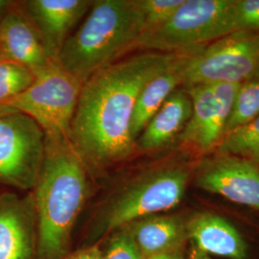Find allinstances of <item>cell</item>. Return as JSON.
Masks as SVG:
<instances>
[{
  "label": "cell",
  "instance_id": "cell-1",
  "mask_svg": "<svg viewBox=\"0 0 259 259\" xmlns=\"http://www.w3.org/2000/svg\"><path fill=\"white\" fill-rule=\"evenodd\" d=\"M180 53L144 51L97 70L83 82L70 140L87 165L109 166L134 154L130 126L139 93Z\"/></svg>",
  "mask_w": 259,
  "mask_h": 259
},
{
  "label": "cell",
  "instance_id": "cell-2",
  "mask_svg": "<svg viewBox=\"0 0 259 259\" xmlns=\"http://www.w3.org/2000/svg\"><path fill=\"white\" fill-rule=\"evenodd\" d=\"M88 190V165L70 138L47 137L45 161L32 190L37 213V259L68 255L71 232Z\"/></svg>",
  "mask_w": 259,
  "mask_h": 259
},
{
  "label": "cell",
  "instance_id": "cell-3",
  "mask_svg": "<svg viewBox=\"0 0 259 259\" xmlns=\"http://www.w3.org/2000/svg\"><path fill=\"white\" fill-rule=\"evenodd\" d=\"M142 35L139 0L93 1L82 25L66 39L58 62L84 82L137 49Z\"/></svg>",
  "mask_w": 259,
  "mask_h": 259
},
{
  "label": "cell",
  "instance_id": "cell-4",
  "mask_svg": "<svg viewBox=\"0 0 259 259\" xmlns=\"http://www.w3.org/2000/svg\"><path fill=\"white\" fill-rule=\"evenodd\" d=\"M198 162L170 159L132 177L103 203L95 218L96 234H110L140 218L176 207L193 181Z\"/></svg>",
  "mask_w": 259,
  "mask_h": 259
},
{
  "label": "cell",
  "instance_id": "cell-5",
  "mask_svg": "<svg viewBox=\"0 0 259 259\" xmlns=\"http://www.w3.org/2000/svg\"><path fill=\"white\" fill-rule=\"evenodd\" d=\"M5 105L37 122L47 137H69L83 81L56 63Z\"/></svg>",
  "mask_w": 259,
  "mask_h": 259
},
{
  "label": "cell",
  "instance_id": "cell-6",
  "mask_svg": "<svg viewBox=\"0 0 259 259\" xmlns=\"http://www.w3.org/2000/svg\"><path fill=\"white\" fill-rule=\"evenodd\" d=\"M232 0H184L165 23L140 37L137 49L179 53L224 37L223 24Z\"/></svg>",
  "mask_w": 259,
  "mask_h": 259
},
{
  "label": "cell",
  "instance_id": "cell-7",
  "mask_svg": "<svg viewBox=\"0 0 259 259\" xmlns=\"http://www.w3.org/2000/svg\"><path fill=\"white\" fill-rule=\"evenodd\" d=\"M259 66V31H237L195 49L188 57L183 88L241 83Z\"/></svg>",
  "mask_w": 259,
  "mask_h": 259
},
{
  "label": "cell",
  "instance_id": "cell-8",
  "mask_svg": "<svg viewBox=\"0 0 259 259\" xmlns=\"http://www.w3.org/2000/svg\"><path fill=\"white\" fill-rule=\"evenodd\" d=\"M45 131L24 113L0 116V185L33 190L46 157Z\"/></svg>",
  "mask_w": 259,
  "mask_h": 259
},
{
  "label": "cell",
  "instance_id": "cell-9",
  "mask_svg": "<svg viewBox=\"0 0 259 259\" xmlns=\"http://www.w3.org/2000/svg\"><path fill=\"white\" fill-rule=\"evenodd\" d=\"M240 83H213L184 88L192 113L178 139L198 156L211 155L221 143Z\"/></svg>",
  "mask_w": 259,
  "mask_h": 259
},
{
  "label": "cell",
  "instance_id": "cell-10",
  "mask_svg": "<svg viewBox=\"0 0 259 259\" xmlns=\"http://www.w3.org/2000/svg\"><path fill=\"white\" fill-rule=\"evenodd\" d=\"M196 187L259 212V165L243 157L213 153L201 158Z\"/></svg>",
  "mask_w": 259,
  "mask_h": 259
},
{
  "label": "cell",
  "instance_id": "cell-11",
  "mask_svg": "<svg viewBox=\"0 0 259 259\" xmlns=\"http://www.w3.org/2000/svg\"><path fill=\"white\" fill-rule=\"evenodd\" d=\"M37 213L32 191L0 193V259H37Z\"/></svg>",
  "mask_w": 259,
  "mask_h": 259
},
{
  "label": "cell",
  "instance_id": "cell-12",
  "mask_svg": "<svg viewBox=\"0 0 259 259\" xmlns=\"http://www.w3.org/2000/svg\"><path fill=\"white\" fill-rule=\"evenodd\" d=\"M90 0H27L19 2L41 38L48 55L57 63L76 23L89 12Z\"/></svg>",
  "mask_w": 259,
  "mask_h": 259
},
{
  "label": "cell",
  "instance_id": "cell-13",
  "mask_svg": "<svg viewBox=\"0 0 259 259\" xmlns=\"http://www.w3.org/2000/svg\"><path fill=\"white\" fill-rule=\"evenodd\" d=\"M0 54L29 68L34 75L39 74L56 64L48 55L45 45L25 14L14 5L0 25Z\"/></svg>",
  "mask_w": 259,
  "mask_h": 259
},
{
  "label": "cell",
  "instance_id": "cell-14",
  "mask_svg": "<svg viewBox=\"0 0 259 259\" xmlns=\"http://www.w3.org/2000/svg\"><path fill=\"white\" fill-rule=\"evenodd\" d=\"M187 237L192 247L206 254L248 259L249 247L238 230L222 216L200 211L187 218Z\"/></svg>",
  "mask_w": 259,
  "mask_h": 259
},
{
  "label": "cell",
  "instance_id": "cell-15",
  "mask_svg": "<svg viewBox=\"0 0 259 259\" xmlns=\"http://www.w3.org/2000/svg\"><path fill=\"white\" fill-rule=\"evenodd\" d=\"M143 259L183 250L187 237V218L178 214H155L124 226Z\"/></svg>",
  "mask_w": 259,
  "mask_h": 259
},
{
  "label": "cell",
  "instance_id": "cell-16",
  "mask_svg": "<svg viewBox=\"0 0 259 259\" xmlns=\"http://www.w3.org/2000/svg\"><path fill=\"white\" fill-rule=\"evenodd\" d=\"M192 113V101L185 89L179 88L161 105L136 140V150L153 152L164 148L185 130Z\"/></svg>",
  "mask_w": 259,
  "mask_h": 259
},
{
  "label": "cell",
  "instance_id": "cell-17",
  "mask_svg": "<svg viewBox=\"0 0 259 259\" xmlns=\"http://www.w3.org/2000/svg\"><path fill=\"white\" fill-rule=\"evenodd\" d=\"M194 50L181 52L172 65L151 79L141 90L130 126L131 137L135 142L170 94L184 85L185 65L188 57Z\"/></svg>",
  "mask_w": 259,
  "mask_h": 259
},
{
  "label": "cell",
  "instance_id": "cell-18",
  "mask_svg": "<svg viewBox=\"0 0 259 259\" xmlns=\"http://www.w3.org/2000/svg\"><path fill=\"white\" fill-rule=\"evenodd\" d=\"M258 114L259 77L252 75L238 88L224 138L253 120Z\"/></svg>",
  "mask_w": 259,
  "mask_h": 259
},
{
  "label": "cell",
  "instance_id": "cell-19",
  "mask_svg": "<svg viewBox=\"0 0 259 259\" xmlns=\"http://www.w3.org/2000/svg\"><path fill=\"white\" fill-rule=\"evenodd\" d=\"M214 153L243 157L259 165V114L226 136Z\"/></svg>",
  "mask_w": 259,
  "mask_h": 259
},
{
  "label": "cell",
  "instance_id": "cell-20",
  "mask_svg": "<svg viewBox=\"0 0 259 259\" xmlns=\"http://www.w3.org/2000/svg\"><path fill=\"white\" fill-rule=\"evenodd\" d=\"M35 78L27 67L9 60H0V105L26 91Z\"/></svg>",
  "mask_w": 259,
  "mask_h": 259
},
{
  "label": "cell",
  "instance_id": "cell-21",
  "mask_svg": "<svg viewBox=\"0 0 259 259\" xmlns=\"http://www.w3.org/2000/svg\"><path fill=\"white\" fill-rule=\"evenodd\" d=\"M237 31H259V0H232L224 19V37Z\"/></svg>",
  "mask_w": 259,
  "mask_h": 259
},
{
  "label": "cell",
  "instance_id": "cell-22",
  "mask_svg": "<svg viewBox=\"0 0 259 259\" xmlns=\"http://www.w3.org/2000/svg\"><path fill=\"white\" fill-rule=\"evenodd\" d=\"M183 2L184 0H139L143 35L165 23Z\"/></svg>",
  "mask_w": 259,
  "mask_h": 259
},
{
  "label": "cell",
  "instance_id": "cell-23",
  "mask_svg": "<svg viewBox=\"0 0 259 259\" xmlns=\"http://www.w3.org/2000/svg\"><path fill=\"white\" fill-rule=\"evenodd\" d=\"M101 259H143L126 227L110 233L104 247Z\"/></svg>",
  "mask_w": 259,
  "mask_h": 259
},
{
  "label": "cell",
  "instance_id": "cell-24",
  "mask_svg": "<svg viewBox=\"0 0 259 259\" xmlns=\"http://www.w3.org/2000/svg\"><path fill=\"white\" fill-rule=\"evenodd\" d=\"M64 259H101V247L98 244L90 246L74 253L68 254Z\"/></svg>",
  "mask_w": 259,
  "mask_h": 259
},
{
  "label": "cell",
  "instance_id": "cell-25",
  "mask_svg": "<svg viewBox=\"0 0 259 259\" xmlns=\"http://www.w3.org/2000/svg\"><path fill=\"white\" fill-rule=\"evenodd\" d=\"M145 259H185V254H184V249H183V250H175V251H170V252L153 255V256H150Z\"/></svg>",
  "mask_w": 259,
  "mask_h": 259
},
{
  "label": "cell",
  "instance_id": "cell-26",
  "mask_svg": "<svg viewBox=\"0 0 259 259\" xmlns=\"http://www.w3.org/2000/svg\"><path fill=\"white\" fill-rule=\"evenodd\" d=\"M14 5V1H9V0H0V25L2 21L9 13L12 6Z\"/></svg>",
  "mask_w": 259,
  "mask_h": 259
},
{
  "label": "cell",
  "instance_id": "cell-27",
  "mask_svg": "<svg viewBox=\"0 0 259 259\" xmlns=\"http://www.w3.org/2000/svg\"><path fill=\"white\" fill-rule=\"evenodd\" d=\"M189 259H212L210 258V256L204 252H202L200 250H196L195 248L192 247L191 250V254L189 256Z\"/></svg>",
  "mask_w": 259,
  "mask_h": 259
},
{
  "label": "cell",
  "instance_id": "cell-28",
  "mask_svg": "<svg viewBox=\"0 0 259 259\" xmlns=\"http://www.w3.org/2000/svg\"><path fill=\"white\" fill-rule=\"evenodd\" d=\"M14 111H18L14 110L13 108L8 107V106H6V105H0V116H1V115H5V114H8V113H12V112H14Z\"/></svg>",
  "mask_w": 259,
  "mask_h": 259
},
{
  "label": "cell",
  "instance_id": "cell-29",
  "mask_svg": "<svg viewBox=\"0 0 259 259\" xmlns=\"http://www.w3.org/2000/svg\"><path fill=\"white\" fill-rule=\"evenodd\" d=\"M254 76H256V77H259V66L257 67V69H256V71H255V73H254Z\"/></svg>",
  "mask_w": 259,
  "mask_h": 259
},
{
  "label": "cell",
  "instance_id": "cell-30",
  "mask_svg": "<svg viewBox=\"0 0 259 259\" xmlns=\"http://www.w3.org/2000/svg\"><path fill=\"white\" fill-rule=\"evenodd\" d=\"M0 60H2V56H1V54H0Z\"/></svg>",
  "mask_w": 259,
  "mask_h": 259
}]
</instances>
